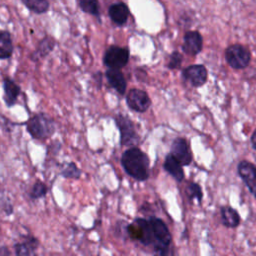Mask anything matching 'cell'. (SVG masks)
<instances>
[{
    "instance_id": "obj_8",
    "label": "cell",
    "mask_w": 256,
    "mask_h": 256,
    "mask_svg": "<svg viewBox=\"0 0 256 256\" xmlns=\"http://www.w3.org/2000/svg\"><path fill=\"white\" fill-rule=\"evenodd\" d=\"M126 102L130 109L140 113L147 111L151 105V100L148 94L138 88H133L128 92Z\"/></svg>"
},
{
    "instance_id": "obj_24",
    "label": "cell",
    "mask_w": 256,
    "mask_h": 256,
    "mask_svg": "<svg viewBox=\"0 0 256 256\" xmlns=\"http://www.w3.org/2000/svg\"><path fill=\"white\" fill-rule=\"evenodd\" d=\"M186 194L188 195V197H189L190 200L197 199L198 202H201L202 196H203L201 187H200L198 184H196V183H190V184L187 186V188H186Z\"/></svg>"
},
{
    "instance_id": "obj_11",
    "label": "cell",
    "mask_w": 256,
    "mask_h": 256,
    "mask_svg": "<svg viewBox=\"0 0 256 256\" xmlns=\"http://www.w3.org/2000/svg\"><path fill=\"white\" fill-rule=\"evenodd\" d=\"M182 166L189 165L192 161V155L187 141L182 137H177L171 145L170 153Z\"/></svg>"
},
{
    "instance_id": "obj_4",
    "label": "cell",
    "mask_w": 256,
    "mask_h": 256,
    "mask_svg": "<svg viewBox=\"0 0 256 256\" xmlns=\"http://www.w3.org/2000/svg\"><path fill=\"white\" fill-rule=\"evenodd\" d=\"M225 59L234 69H244L251 61L250 51L241 44H233L226 48Z\"/></svg>"
},
{
    "instance_id": "obj_6",
    "label": "cell",
    "mask_w": 256,
    "mask_h": 256,
    "mask_svg": "<svg viewBox=\"0 0 256 256\" xmlns=\"http://www.w3.org/2000/svg\"><path fill=\"white\" fill-rule=\"evenodd\" d=\"M129 60V50L120 46H110L103 58L104 64L113 70H119L123 68Z\"/></svg>"
},
{
    "instance_id": "obj_25",
    "label": "cell",
    "mask_w": 256,
    "mask_h": 256,
    "mask_svg": "<svg viewBox=\"0 0 256 256\" xmlns=\"http://www.w3.org/2000/svg\"><path fill=\"white\" fill-rule=\"evenodd\" d=\"M46 193H47L46 185L41 181H37L31 189L30 197L33 198V199H38V198H41V197L45 196Z\"/></svg>"
},
{
    "instance_id": "obj_23",
    "label": "cell",
    "mask_w": 256,
    "mask_h": 256,
    "mask_svg": "<svg viewBox=\"0 0 256 256\" xmlns=\"http://www.w3.org/2000/svg\"><path fill=\"white\" fill-rule=\"evenodd\" d=\"M61 175L65 178H79L81 175V171L75 163L69 162L66 163L65 167H63V169L61 170Z\"/></svg>"
},
{
    "instance_id": "obj_26",
    "label": "cell",
    "mask_w": 256,
    "mask_h": 256,
    "mask_svg": "<svg viewBox=\"0 0 256 256\" xmlns=\"http://www.w3.org/2000/svg\"><path fill=\"white\" fill-rule=\"evenodd\" d=\"M182 63V55L177 52V51H174L170 56H169V61H168V68L170 69H177L180 67Z\"/></svg>"
},
{
    "instance_id": "obj_18",
    "label": "cell",
    "mask_w": 256,
    "mask_h": 256,
    "mask_svg": "<svg viewBox=\"0 0 256 256\" xmlns=\"http://www.w3.org/2000/svg\"><path fill=\"white\" fill-rule=\"evenodd\" d=\"M54 45H55V41H54L53 38H51V37L43 38L39 42L35 51L32 53V55H31L32 60L33 61H38L41 58L45 57L48 53H50L53 50Z\"/></svg>"
},
{
    "instance_id": "obj_12",
    "label": "cell",
    "mask_w": 256,
    "mask_h": 256,
    "mask_svg": "<svg viewBox=\"0 0 256 256\" xmlns=\"http://www.w3.org/2000/svg\"><path fill=\"white\" fill-rule=\"evenodd\" d=\"M203 40L198 31H187L183 37L182 49L186 54L196 55L202 50Z\"/></svg>"
},
{
    "instance_id": "obj_3",
    "label": "cell",
    "mask_w": 256,
    "mask_h": 256,
    "mask_svg": "<svg viewBox=\"0 0 256 256\" xmlns=\"http://www.w3.org/2000/svg\"><path fill=\"white\" fill-rule=\"evenodd\" d=\"M27 131L33 138L46 139L55 132V125L48 115L38 113L28 120Z\"/></svg>"
},
{
    "instance_id": "obj_14",
    "label": "cell",
    "mask_w": 256,
    "mask_h": 256,
    "mask_svg": "<svg viewBox=\"0 0 256 256\" xmlns=\"http://www.w3.org/2000/svg\"><path fill=\"white\" fill-rule=\"evenodd\" d=\"M106 78L112 88H114L120 95H124L126 91L127 83L120 70L108 69L106 71Z\"/></svg>"
},
{
    "instance_id": "obj_13",
    "label": "cell",
    "mask_w": 256,
    "mask_h": 256,
    "mask_svg": "<svg viewBox=\"0 0 256 256\" xmlns=\"http://www.w3.org/2000/svg\"><path fill=\"white\" fill-rule=\"evenodd\" d=\"M108 14L111 20L118 26L126 24L129 16L128 6L123 2H118L110 5L108 9Z\"/></svg>"
},
{
    "instance_id": "obj_7",
    "label": "cell",
    "mask_w": 256,
    "mask_h": 256,
    "mask_svg": "<svg viewBox=\"0 0 256 256\" xmlns=\"http://www.w3.org/2000/svg\"><path fill=\"white\" fill-rule=\"evenodd\" d=\"M115 123L120 131V140L122 145L132 146L138 142V136L134 128L132 121L121 114H118L115 117Z\"/></svg>"
},
{
    "instance_id": "obj_16",
    "label": "cell",
    "mask_w": 256,
    "mask_h": 256,
    "mask_svg": "<svg viewBox=\"0 0 256 256\" xmlns=\"http://www.w3.org/2000/svg\"><path fill=\"white\" fill-rule=\"evenodd\" d=\"M163 167L176 181L180 182L184 179V171L182 169V165L171 154L166 156Z\"/></svg>"
},
{
    "instance_id": "obj_19",
    "label": "cell",
    "mask_w": 256,
    "mask_h": 256,
    "mask_svg": "<svg viewBox=\"0 0 256 256\" xmlns=\"http://www.w3.org/2000/svg\"><path fill=\"white\" fill-rule=\"evenodd\" d=\"M13 53L11 34L6 30L0 31V59H8Z\"/></svg>"
},
{
    "instance_id": "obj_22",
    "label": "cell",
    "mask_w": 256,
    "mask_h": 256,
    "mask_svg": "<svg viewBox=\"0 0 256 256\" xmlns=\"http://www.w3.org/2000/svg\"><path fill=\"white\" fill-rule=\"evenodd\" d=\"M81 10L85 13L94 15L96 17H99L100 11H99V3L95 0H80L77 2Z\"/></svg>"
},
{
    "instance_id": "obj_15",
    "label": "cell",
    "mask_w": 256,
    "mask_h": 256,
    "mask_svg": "<svg viewBox=\"0 0 256 256\" xmlns=\"http://www.w3.org/2000/svg\"><path fill=\"white\" fill-rule=\"evenodd\" d=\"M3 89H4V101L8 107H11L15 104L19 94L20 87L10 78H5L3 80Z\"/></svg>"
},
{
    "instance_id": "obj_5",
    "label": "cell",
    "mask_w": 256,
    "mask_h": 256,
    "mask_svg": "<svg viewBox=\"0 0 256 256\" xmlns=\"http://www.w3.org/2000/svg\"><path fill=\"white\" fill-rule=\"evenodd\" d=\"M127 231L132 239L141 242L143 245H153V231L149 220L137 218L128 226Z\"/></svg>"
},
{
    "instance_id": "obj_21",
    "label": "cell",
    "mask_w": 256,
    "mask_h": 256,
    "mask_svg": "<svg viewBox=\"0 0 256 256\" xmlns=\"http://www.w3.org/2000/svg\"><path fill=\"white\" fill-rule=\"evenodd\" d=\"M22 3L32 12L43 14L49 10L50 4L46 0H22Z\"/></svg>"
},
{
    "instance_id": "obj_20",
    "label": "cell",
    "mask_w": 256,
    "mask_h": 256,
    "mask_svg": "<svg viewBox=\"0 0 256 256\" xmlns=\"http://www.w3.org/2000/svg\"><path fill=\"white\" fill-rule=\"evenodd\" d=\"M36 240L34 238H29L27 241L23 243H17L15 245V253L17 256H36Z\"/></svg>"
},
{
    "instance_id": "obj_17",
    "label": "cell",
    "mask_w": 256,
    "mask_h": 256,
    "mask_svg": "<svg viewBox=\"0 0 256 256\" xmlns=\"http://www.w3.org/2000/svg\"><path fill=\"white\" fill-rule=\"evenodd\" d=\"M221 213V220L224 226L228 228H236L239 226L241 218L237 210L230 206H223L220 210Z\"/></svg>"
},
{
    "instance_id": "obj_10",
    "label": "cell",
    "mask_w": 256,
    "mask_h": 256,
    "mask_svg": "<svg viewBox=\"0 0 256 256\" xmlns=\"http://www.w3.org/2000/svg\"><path fill=\"white\" fill-rule=\"evenodd\" d=\"M182 75L184 79L188 81L191 85H193L194 87H200L206 83L208 72L204 65L195 64L186 67L183 70Z\"/></svg>"
},
{
    "instance_id": "obj_9",
    "label": "cell",
    "mask_w": 256,
    "mask_h": 256,
    "mask_svg": "<svg viewBox=\"0 0 256 256\" xmlns=\"http://www.w3.org/2000/svg\"><path fill=\"white\" fill-rule=\"evenodd\" d=\"M237 170L240 178L256 198V166L246 160H242L239 162Z\"/></svg>"
},
{
    "instance_id": "obj_1",
    "label": "cell",
    "mask_w": 256,
    "mask_h": 256,
    "mask_svg": "<svg viewBox=\"0 0 256 256\" xmlns=\"http://www.w3.org/2000/svg\"><path fill=\"white\" fill-rule=\"evenodd\" d=\"M125 172L138 181H144L149 177V158L139 148L127 149L121 158Z\"/></svg>"
},
{
    "instance_id": "obj_27",
    "label": "cell",
    "mask_w": 256,
    "mask_h": 256,
    "mask_svg": "<svg viewBox=\"0 0 256 256\" xmlns=\"http://www.w3.org/2000/svg\"><path fill=\"white\" fill-rule=\"evenodd\" d=\"M251 144H252V147L256 150V129L254 130L253 134L251 135Z\"/></svg>"
},
{
    "instance_id": "obj_2",
    "label": "cell",
    "mask_w": 256,
    "mask_h": 256,
    "mask_svg": "<svg viewBox=\"0 0 256 256\" xmlns=\"http://www.w3.org/2000/svg\"><path fill=\"white\" fill-rule=\"evenodd\" d=\"M149 222L153 231V248L155 256H168L169 246L172 240L168 227L160 218L152 217Z\"/></svg>"
},
{
    "instance_id": "obj_28",
    "label": "cell",
    "mask_w": 256,
    "mask_h": 256,
    "mask_svg": "<svg viewBox=\"0 0 256 256\" xmlns=\"http://www.w3.org/2000/svg\"><path fill=\"white\" fill-rule=\"evenodd\" d=\"M9 250L6 247H1L0 248V256H9Z\"/></svg>"
}]
</instances>
